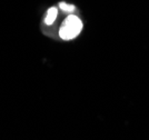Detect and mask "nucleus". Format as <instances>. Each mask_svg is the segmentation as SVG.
Returning <instances> with one entry per match:
<instances>
[{
	"label": "nucleus",
	"instance_id": "3",
	"mask_svg": "<svg viewBox=\"0 0 149 140\" xmlns=\"http://www.w3.org/2000/svg\"><path fill=\"white\" fill-rule=\"evenodd\" d=\"M59 7H60V9H62L63 11H67V12H71L74 10V5H69V3H66V2H60Z\"/></svg>",
	"mask_w": 149,
	"mask_h": 140
},
{
	"label": "nucleus",
	"instance_id": "2",
	"mask_svg": "<svg viewBox=\"0 0 149 140\" xmlns=\"http://www.w3.org/2000/svg\"><path fill=\"white\" fill-rule=\"evenodd\" d=\"M57 16H58V10L55 7H51L49 10L47 11V16H46V19H45V22L46 24H52L56 20Z\"/></svg>",
	"mask_w": 149,
	"mask_h": 140
},
{
	"label": "nucleus",
	"instance_id": "1",
	"mask_svg": "<svg viewBox=\"0 0 149 140\" xmlns=\"http://www.w3.org/2000/svg\"><path fill=\"white\" fill-rule=\"evenodd\" d=\"M82 30V22L77 16L70 15L63 20L59 29V36L63 40L74 39Z\"/></svg>",
	"mask_w": 149,
	"mask_h": 140
}]
</instances>
